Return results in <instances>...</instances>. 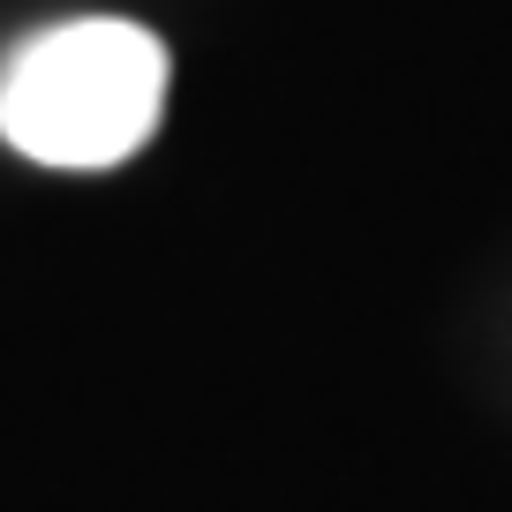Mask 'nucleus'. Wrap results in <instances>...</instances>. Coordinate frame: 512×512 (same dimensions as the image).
<instances>
[{"label":"nucleus","mask_w":512,"mask_h":512,"mask_svg":"<svg viewBox=\"0 0 512 512\" xmlns=\"http://www.w3.org/2000/svg\"><path fill=\"white\" fill-rule=\"evenodd\" d=\"M166 113V46L144 23L76 16L0 68V136L38 166L98 174L151 144Z\"/></svg>","instance_id":"nucleus-1"}]
</instances>
